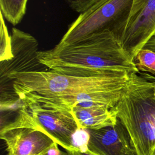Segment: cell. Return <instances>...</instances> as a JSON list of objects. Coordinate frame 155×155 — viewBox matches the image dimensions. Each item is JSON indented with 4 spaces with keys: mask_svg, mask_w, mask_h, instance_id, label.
I'll return each instance as SVG.
<instances>
[{
    "mask_svg": "<svg viewBox=\"0 0 155 155\" xmlns=\"http://www.w3.org/2000/svg\"><path fill=\"white\" fill-rule=\"evenodd\" d=\"M4 19L3 15L1 13L0 61L9 59L12 57L11 35L8 33Z\"/></svg>",
    "mask_w": 155,
    "mask_h": 155,
    "instance_id": "13",
    "label": "cell"
},
{
    "mask_svg": "<svg viewBox=\"0 0 155 155\" xmlns=\"http://www.w3.org/2000/svg\"><path fill=\"white\" fill-rule=\"evenodd\" d=\"M99 0H67V3L71 9L81 13Z\"/></svg>",
    "mask_w": 155,
    "mask_h": 155,
    "instance_id": "15",
    "label": "cell"
},
{
    "mask_svg": "<svg viewBox=\"0 0 155 155\" xmlns=\"http://www.w3.org/2000/svg\"><path fill=\"white\" fill-rule=\"evenodd\" d=\"M155 79V78H154ZM154 96H155V81H154Z\"/></svg>",
    "mask_w": 155,
    "mask_h": 155,
    "instance_id": "20",
    "label": "cell"
},
{
    "mask_svg": "<svg viewBox=\"0 0 155 155\" xmlns=\"http://www.w3.org/2000/svg\"><path fill=\"white\" fill-rule=\"evenodd\" d=\"M44 155H46V154H44ZM69 155V154H68Z\"/></svg>",
    "mask_w": 155,
    "mask_h": 155,
    "instance_id": "22",
    "label": "cell"
},
{
    "mask_svg": "<svg viewBox=\"0 0 155 155\" xmlns=\"http://www.w3.org/2000/svg\"><path fill=\"white\" fill-rule=\"evenodd\" d=\"M131 74L82 78L48 70L13 73L8 78L23 101L48 108L71 110L77 105L113 107L117 99L114 91L123 90Z\"/></svg>",
    "mask_w": 155,
    "mask_h": 155,
    "instance_id": "1",
    "label": "cell"
},
{
    "mask_svg": "<svg viewBox=\"0 0 155 155\" xmlns=\"http://www.w3.org/2000/svg\"><path fill=\"white\" fill-rule=\"evenodd\" d=\"M14 119L1 127V130L28 127L41 131L50 136L67 152L79 150L73 145L72 138L81 129L71 110L45 108L38 104L25 102Z\"/></svg>",
    "mask_w": 155,
    "mask_h": 155,
    "instance_id": "5",
    "label": "cell"
},
{
    "mask_svg": "<svg viewBox=\"0 0 155 155\" xmlns=\"http://www.w3.org/2000/svg\"><path fill=\"white\" fill-rule=\"evenodd\" d=\"M143 48L148 49L155 52V32L143 47Z\"/></svg>",
    "mask_w": 155,
    "mask_h": 155,
    "instance_id": "17",
    "label": "cell"
},
{
    "mask_svg": "<svg viewBox=\"0 0 155 155\" xmlns=\"http://www.w3.org/2000/svg\"><path fill=\"white\" fill-rule=\"evenodd\" d=\"M46 155H68V153L67 151H61L58 147V144L54 142L48 149Z\"/></svg>",
    "mask_w": 155,
    "mask_h": 155,
    "instance_id": "16",
    "label": "cell"
},
{
    "mask_svg": "<svg viewBox=\"0 0 155 155\" xmlns=\"http://www.w3.org/2000/svg\"><path fill=\"white\" fill-rule=\"evenodd\" d=\"M134 62L139 71L150 73L155 76L154 51L142 48L136 54Z\"/></svg>",
    "mask_w": 155,
    "mask_h": 155,
    "instance_id": "12",
    "label": "cell"
},
{
    "mask_svg": "<svg viewBox=\"0 0 155 155\" xmlns=\"http://www.w3.org/2000/svg\"><path fill=\"white\" fill-rule=\"evenodd\" d=\"M68 153L69 155H92V154H90L84 152H81L79 150H77V151H71V152H67Z\"/></svg>",
    "mask_w": 155,
    "mask_h": 155,
    "instance_id": "18",
    "label": "cell"
},
{
    "mask_svg": "<svg viewBox=\"0 0 155 155\" xmlns=\"http://www.w3.org/2000/svg\"><path fill=\"white\" fill-rule=\"evenodd\" d=\"M12 57L0 61V104L13 103L20 98L13 88V82L8 78L13 73L50 70L38 58V42L30 34L17 28L12 29Z\"/></svg>",
    "mask_w": 155,
    "mask_h": 155,
    "instance_id": "6",
    "label": "cell"
},
{
    "mask_svg": "<svg viewBox=\"0 0 155 155\" xmlns=\"http://www.w3.org/2000/svg\"><path fill=\"white\" fill-rule=\"evenodd\" d=\"M7 155H44L55 142L45 133L28 127L0 130Z\"/></svg>",
    "mask_w": 155,
    "mask_h": 155,
    "instance_id": "9",
    "label": "cell"
},
{
    "mask_svg": "<svg viewBox=\"0 0 155 155\" xmlns=\"http://www.w3.org/2000/svg\"><path fill=\"white\" fill-rule=\"evenodd\" d=\"M133 0H99L80 13L55 46L73 45L106 32L122 44Z\"/></svg>",
    "mask_w": 155,
    "mask_h": 155,
    "instance_id": "4",
    "label": "cell"
},
{
    "mask_svg": "<svg viewBox=\"0 0 155 155\" xmlns=\"http://www.w3.org/2000/svg\"><path fill=\"white\" fill-rule=\"evenodd\" d=\"M87 130L89 140L86 153L92 155H137L131 137L119 119L114 125Z\"/></svg>",
    "mask_w": 155,
    "mask_h": 155,
    "instance_id": "8",
    "label": "cell"
},
{
    "mask_svg": "<svg viewBox=\"0 0 155 155\" xmlns=\"http://www.w3.org/2000/svg\"><path fill=\"white\" fill-rule=\"evenodd\" d=\"M151 155H155V150H154V151L153 152V153H152V154Z\"/></svg>",
    "mask_w": 155,
    "mask_h": 155,
    "instance_id": "19",
    "label": "cell"
},
{
    "mask_svg": "<svg viewBox=\"0 0 155 155\" xmlns=\"http://www.w3.org/2000/svg\"><path fill=\"white\" fill-rule=\"evenodd\" d=\"M89 140V134L86 129H79L73 134V145L80 151L86 153L88 150L87 145Z\"/></svg>",
    "mask_w": 155,
    "mask_h": 155,
    "instance_id": "14",
    "label": "cell"
},
{
    "mask_svg": "<svg viewBox=\"0 0 155 155\" xmlns=\"http://www.w3.org/2000/svg\"><path fill=\"white\" fill-rule=\"evenodd\" d=\"M21 101H20V102H21ZM18 103H19V102H18ZM16 104H18V103H16ZM12 105H13V104H12ZM0 106H1V105H0ZM3 106H7V105H3Z\"/></svg>",
    "mask_w": 155,
    "mask_h": 155,
    "instance_id": "21",
    "label": "cell"
},
{
    "mask_svg": "<svg viewBox=\"0 0 155 155\" xmlns=\"http://www.w3.org/2000/svg\"><path fill=\"white\" fill-rule=\"evenodd\" d=\"M38 58L50 70L72 76L120 77L139 72L121 43L107 32L73 45L39 51Z\"/></svg>",
    "mask_w": 155,
    "mask_h": 155,
    "instance_id": "2",
    "label": "cell"
},
{
    "mask_svg": "<svg viewBox=\"0 0 155 155\" xmlns=\"http://www.w3.org/2000/svg\"><path fill=\"white\" fill-rule=\"evenodd\" d=\"M28 0H0L1 13L13 25L18 24L23 18Z\"/></svg>",
    "mask_w": 155,
    "mask_h": 155,
    "instance_id": "11",
    "label": "cell"
},
{
    "mask_svg": "<svg viewBox=\"0 0 155 155\" xmlns=\"http://www.w3.org/2000/svg\"><path fill=\"white\" fill-rule=\"evenodd\" d=\"M154 32L155 0H133L122 46L133 61Z\"/></svg>",
    "mask_w": 155,
    "mask_h": 155,
    "instance_id": "7",
    "label": "cell"
},
{
    "mask_svg": "<svg viewBox=\"0 0 155 155\" xmlns=\"http://www.w3.org/2000/svg\"><path fill=\"white\" fill-rule=\"evenodd\" d=\"M114 108L137 155H151L155 150L154 81L132 73Z\"/></svg>",
    "mask_w": 155,
    "mask_h": 155,
    "instance_id": "3",
    "label": "cell"
},
{
    "mask_svg": "<svg viewBox=\"0 0 155 155\" xmlns=\"http://www.w3.org/2000/svg\"><path fill=\"white\" fill-rule=\"evenodd\" d=\"M72 113L82 129L97 130L114 125L119 119L114 107L77 105L72 108Z\"/></svg>",
    "mask_w": 155,
    "mask_h": 155,
    "instance_id": "10",
    "label": "cell"
}]
</instances>
